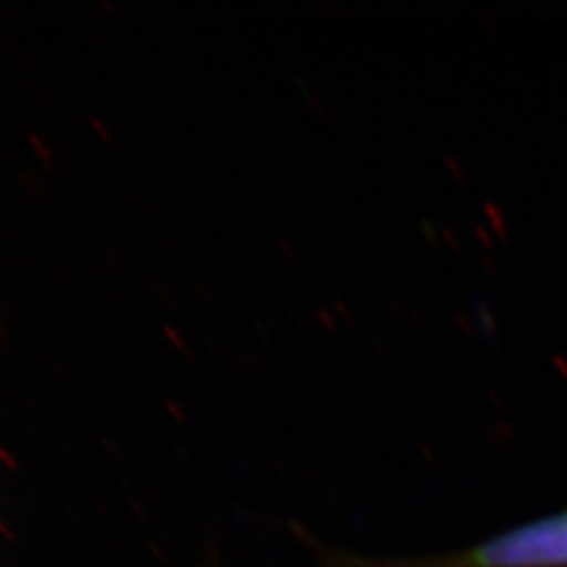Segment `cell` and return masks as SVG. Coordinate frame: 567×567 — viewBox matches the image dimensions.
<instances>
[{"mask_svg":"<svg viewBox=\"0 0 567 567\" xmlns=\"http://www.w3.org/2000/svg\"><path fill=\"white\" fill-rule=\"evenodd\" d=\"M347 567H567V511L425 557H349Z\"/></svg>","mask_w":567,"mask_h":567,"instance_id":"6da1fadb","label":"cell"}]
</instances>
